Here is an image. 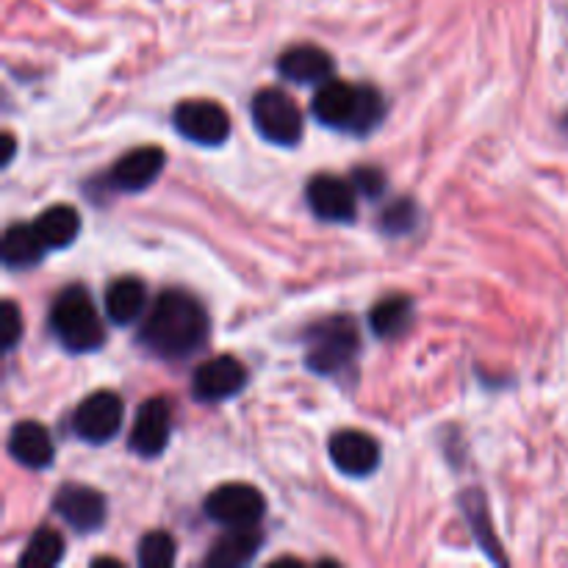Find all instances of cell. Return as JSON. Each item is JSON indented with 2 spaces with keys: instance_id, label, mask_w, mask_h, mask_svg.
<instances>
[{
  "instance_id": "cell-24",
  "label": "cell",
  "mask_w": 568,
  "mask_h": 568,
  "mask_svg": "<svg viewBox=\"0 0 568 568\" xmlns=\"http://www.w3.org/2000/svg\"><path fill=\"white\" fill-rule=\"evenodd\" d=\"M419 222V209H416L414 200L403 197V200H394L381 216V231L388 233V236H405L410 233Z\"/></svg>"
},
{
  "instance_id": "cell-28",
  "label": "cell",
  "mask_w": 568,
  "mask_h": 568,
  "mask_svg": "<svg viewBox=\"0 0 568 568\" xmlns=\"http://www.w3.org/2000/svg\"><path fill=\"white\" fill-rule=\"evenodd\" d=\"M92 566H120V560H111V558H98V560H92Z\"/></svg>"
},
{
  "instance_id": "cell-21",
  "label": "cell",
  "mask_w": 568,
  "mask_h": 568,
  "mask_svg": "<svg viewBox=\"0 0 568 568\" xmlns=\"http://www.w3.org/2000/svg\"><path fill=\"white\" fill-rule=\"evenodd\" d=\"M410 320H414L410 297H388L369 311V325L381 338H397L399 333L408 331Z\"/></svg>"
},
{
  "instance_id": "cell-22",
  "label": "cell",
  "mask_w": 568,
  "mask_h": 568,
  "mask_svg": "<svg viewBox=\"0 0 568 568\" xmlns=\"http://www.w3.org/2000/svg\"><path fill=\"white\" fill-rule=\"evenodd\" d=\"M64 558V538L53 527H39L28 541L26 552L20 555V566L50 568Z\"/></svg>"
},
{
  "instance_id": "cell-14",
  "label": "cell",
  "mask_w": 568,
  "mask_h": 568,
  "mask_svg": "<svg viewBox=\"0 0 568 568\" xmlns=\"http://www.w3.org/2000/svg\"><path fill=\"white\" fill-rule=\"evenodd\" d=\"M166 164V153L159 144H144V148L131 150L111 166L109 181L120 192H144L155 178L161 175Z\"/></svg>"
},
{
  "instance_id": "cell-6",
  "label": "cell",
  "mask_w": 568,
  "mask_h": 568,
  "mask_svg": "<svg viewBox=\"0 0 568 568\" xmlns=\"http://www.w3.org/2000/svg\"><path fill=\"white\" fill-rule=\"evenodd\" d=\"M172 125L186 142L200 148H222L231 139V116L214 100H186L172 114Z\"/></svg>"
},
{
  "instance_id": "cell-27",
  "label": "cell",
  "mask_w": 568,
  "mask_h": 568,
  "mask_svg": "<svg viewBox=\"0 0 568 568\" xmlns=\"http://www.w3.org/2000/svg\"><path fill=\"white\" fill-rule=\"evenodd\" d=\"M3 144H6V155H3V166H6V164H11V159H14V136H11V133H6Z\"/></svg>"
},
{
  "instance_id": "cell-8",
  "label": "cell",
  "mask_w": 568,
  "mask_h": 568,
  "mask_svg": "<svg viewBox=\"0 0 568 568\" xmlns=\"http://www.w3.org/2000/svg\"><path fill=\"white\" fill-rule=\"evenodd\" d=\"M125 405L114 392H94L72 414V430L87 444H105L120 433Z\"/></svg>"
},
{
  "instance_id": "cell-20",
  "label": "cell",
  "mask_w": 568,
  "mask_h": 568,
  "mask_svg": "<svg viewBox=\"0 0 568 568\" xmlns=\"http://www.w3.org/2000/svg\"><path fill=\"white\" fill-rule=\"evenodd\" d=\"M33 227H37L39 239L48 250H64L70 247L72 242L81 233V216L72 205H50L42 214L33 220Z\"/></svg>"
},
{
  "instance_id": "cell-5",
  "label": "cell",
  "mask_w": 568,
  "mask_h": 568,
  "mask_svg": "<svg viewBox=\"0 0 568 568\" xmlns=\"http://www.w3.org/2000/svg\"><path fill=\"white\" fill-rule=\"evenodd\" d=\"M255 131L277 148H294L303 139V111L283 89H261L253 98Z\"/></svg>"
},
{
  "instance_id": "cell-15",
  "label": "cell",
  "mask_w": 568,
  "mask_h": 568,
  "mask_svg": "<svg viewBox=\"0 0 568 568\" xmlns=\"http://www.w3.org/2000/svg\"><path fill=\"white\" fill-rule=\"evenodd\" d=\"M333 55L327 50L316 48V44H294V48L283 50L277 59V72L283 81H292L305 87V83H325L333 75Z\"/></svg>"
},
{
  "instance_id": "cell-19",
  "label": "cell",
  "mask_w": 568,
  "mask_h": 568,
  "mask_svg": "<svg viewBox=\"0 0 568 568\" xmlns=\"http://www.w3.org/2000/svg\"><path fill=\"white\" fill-rule=\"evenodd\" d=\"M48 247L39 239L37 227L26 225V222H14L6 227L3 233V264L9 270H31L44 258Z\"/></svg>"
},
{
  "instance_id": "cell-16",
  "label": "cell",
  "mask_w": 568,
  "mask_h": 568,
  "mask_svg": "<svg viewBox=\"0 0 568 568\" xmlns=\"http://www.w3.org/2000/svg\"><path fill=\"white\" fill-rule=\"evenodd\" d=\"M9 453L26 469H48L53 464V436L39 422H17L9 433Z\"/></svg>"
},
{
  "instance_id": "cell-26",
  "label": "cell",
  "mask_w": 568,
  "mask_h": 568,
  "mask_svg": "<svg viewBox=\"0 0 568 568\" xmlns=\"http://www.w3.org/2000/svg\"><path fill=\"white\" fill-rule=\"evenodd\" d=\"M353 183L358 189V194H364L369 200L381 197L386 192V175L381 170H375V166H358L353 172Z\"/></svg>"
},
{
  "instance_id": "cell-17",
  "label": "cell",
  "mask_w": 568,
  "mask_h": 568,
  "mask_svg": "<svg viewBox=\"0 0 568 568\" xmlns=\"http://www.w3.org/2000/svg\"><path fill=\"white\" fill-rule=\"evenodd\" d=\"M264 547V532L255 527H231L205 555V566L211 568H239L247 566Z\"/></svg>"
},
{
  "instance_id": "cell-10",
  "label": "cell",
  "mask_w": 568,
  "mask_h": 568,
  "mask_svg": "<svg viewBox=\"0 0 568 568\" xmlns=\"http://www.w3.org/2000/svg\"><path fill=\"white\" fill-rule=\"evenodd\" d=\"M53 510L70 530L94 532L105 521V499L94 488L81 486V483H67L55 491Z\"/></svg>"
},
{
  "instance_id": "cell-4",
  "label": "cell",
  "mask_w": 568,
  "mask_h": 568,
  "mask_svg": "<svg viewBox=\"0 0 568 568\" xmlns=\"http://www.w3.org/2000/svg\"><path fill=\"white\" fill-rule=\"evenodd\" d=\"M361 347L358 327L349 316H333L308 333V353L305 366L316 375L333 377L347 369Z\"/></svg>"
},
{
  "instance_id": "cell-1",
  "label": "cell",
  "mask_w": 568,
  "mask_h": 568,
  "mask_svg": "<svg viewBox=\"0 0 568 568\" xmlns=\"http://www.w3.org/2000/svg\"><path fill=\"white\" fill-rule=\"evenodd\" d=\"M205 338H209V314L192 294L178 288L161 292L139 327V344L150 355L164 361L189 358L197 353Z\"/></svg>"
},
{
  "instance_id": "cell-18",
  "label": "cell",
  "mask_w": 568,
  "mask_h": 568,
  "mask_svg": "<svg viewBox=\"0 0 568 568\" xmlns=\"http://www.w3.org/2000/svg\"><path fill=\"white\" fill-rule=\"evenodd\" d=\"M105 316L114 325L125 327L144 314L148 305V286L139 277H120L105 288Z\"/></svg>"
},
{
  "instance_id": "cell-2",
  "label": "cell",
  "mask_w": 568,
  "mask_h": 568,
  "mask_svg": "<svg viewBox=\"0 0 568 568\" xmlns=\"http://www.w3.org/2000/svg\"><path fill=\"white\" fill-rule=\"evenodd\" d=\"M311 111H314V116L325 128L366 136V133H372L383 122L386 103H383V94L375 87H369V83L353 87V83L331 81L327 78L316 89Z\"/></svg>"
},
{
  "instance_id": "cell-13",
  "label": "cell",
  "mask_w": 568,
  "mask_h": 568,
  "mask_svg": "<svg viewBox=\"0 0 568 568\" xmlns=\"http://www.w3.org/2000/svg\"><path fill=\"white\" fill-rule=\"evenodd\" d=\"M333 466L347 477H369L381 466V444L361 430H342L331 438Z\"/></svg>"
},
{
  "instance_id": "cell-3",
  "label": "cell",
  "mask_w": 568,
  "mask_h": 568,
  "mask_svg": "<svg viewBox=\"0 0 568 568\" xmlns=\"http://www.w3.org/2000/svg\"><path fill=\"white\" fill-rule=\"evenodd\" d=\"M50 333L67 353L83 355L103 347L105 327L87 288L70 286L55 297L50 308Z\"/></svg>"
},
{
  "instance_id": "cell-7",
  "label": "cell",
  "mask_w": 568,
  "mask_h": 568,
  "mask_svg": "<svg viewBox=\"0 0 568 568\" xmlns=\"http://www.w3.org/2000/svg\"><path fill=\"white\" fill-rule=\"evenodd\" d=\"M266 499L258 488L244 483H227L214 488L205 499V516L222 527H255L264 519Z\"/></svg>"
},
{
  "instance_id": "cell-12",
  "label": "cell",
  "mask_w": 568,
  "mask_h": 568,
  "mask_svg": "<svg viewBox=\"0 0 568 568\" xmlns=\"http://www.w3.org/2000/svg\"><path fill=\"white\" fill-rule=\"evenodd\" d=\"M172 436V408L166 399L153 397L139 405L131 430V449L142 458H159Z\"/></svg>"
},
{
  "instance_id": "cell-25",
  "label": "cell",
  "mask_w": 568,
  "mask_h": 568,
  "mask_svg": "<svg viewBox=\"0 0 568 568\" xmlns=\"http://www.w3.org/2000/svg\"><path fill=\"white\" fill-rule=\"evenodd\" d=\"M0 322H3V349L11 353L22 338V314L11 300L0 305Z\"/></svg>"
},
{
  "instance_id": "cell-11",
  "label": "cell",
  "mask_w": 568,
  "mask_h": 568,
  "mask_svg": "<svg viewBox=\"0 0 568 568\" xmlns=\"http://www.w3.org/2000/svg\"><path fill=\"white\" fill-rule=\"evenodd\" d=\"M244 383H247V369L233 355H216L194 372L192 392L200 403H225L242 392Z\"/></svg>"
},
{
  "instance_id": "cell-23",
  "label": "cell",
  "mask_w": 568,
  "mask_h": 568,
  "mask_svg": "<svg viewBox=\"0 0 568 568\" xmlns=\"http://www.w3.org/2000/svg\"><path fill=\"white\" fill-rule=\"evenodd\" d=\"M136 560L142 568H166L175 564V541L170 532L153 530L139 541Z\"/></svg>"
},
{
  "instance_id": "cell-9",
  "label": "cell",
  "mask_w": 568,
  "mask_h": 568,
  "mask_svg": "<svg viewBox=\"0 0 568 568\" xmlns=\"http://www.w3.org/2000/svg\"><path fill=\"white\" fill-rule=\"evenodd\" d=\"M305 200H308L311 211L320 216L322 222H353L358 214V189L353 181H344L338 175H316L308 181L305 189Z\"/></svg>"
}]
</instances>
